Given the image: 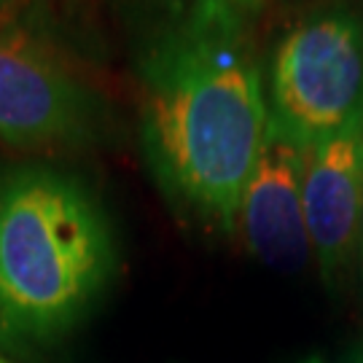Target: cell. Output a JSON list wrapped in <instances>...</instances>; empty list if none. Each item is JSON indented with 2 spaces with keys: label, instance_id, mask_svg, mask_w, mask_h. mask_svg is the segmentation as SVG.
Segmentation results:
<instances>
[{
  "label": "cell",
  "instance_id": "obj_6",
  "mask_svg": "<svg viewBox=\"0 0 363 363\" xmlns=\"http://www.w3.org/2000/svg\"><path fill=\"white\" fill-rule=\"evenodd\" d=\"M301 189L312 253L334 277L363 220V121L310 145Z\"/></svg>",
  "mask_w": 363,
  "mask_h": 363
},
{
  "label": "cell",
  "instance_id": "obj_10",
  "mask_svg": "<svg viewBox=\"0 0 363 363\" xmlns=\"http://www.w3.org/2000/svg\"><path fill=\"white\" fill-rule=\"evenodd\" d=\"M361 237H363V220H361Z\"/></svg>",
  "mask_w": 363,
  "mask_h": 363
},
{
  "label": "cell",
  "instance_id": "obj_4",
  "mask_svg": "<svg viewBox=\"0 0 363 363\" xmlns=\"http://www.w3.org/2000/svg\"><path fill=\"white\" fill-rule=\"evenodd\" d=\"M94 103L60 57L22 33L0 35V140L76 143L91 132Z\"/></svg>",
  "mask_w": 363,
  "mask_h": 363
},
{
  "label": "cell",
  "instance_id": "obj_1",
  "mask_svg": "<svg viewBox=\"0 0 363 363\" xmlns=\"http://www.w3.org/2000/svg\"><path fill=\"white\" fill-rule=\"evenodd\" d=\"M140 100L156 181L232 237L269 124L256 49L232 3L196 0L156 30L140 54Z\"/></svg>",
  "mask_w": 363,
  "mask_h": 363
},
{
  "label": "cell",
  "instance_id": "obj_8",
  "mask_svg": "<svg viewBox=\"0 0 363 363\" xmlns=\"http://www.w3.org/2000/svg\"><path fill=\"white\" fill-rule=\"evenodd\" d=\"M226 3H232V6H256L261 0H226Z\"/></svg>",
  "mask_w": 363,
  "mask_h": 363
},
{
  "label": "cell",
  "instance_id": "obj_5",
  "mask_svg": "<svg viewBox=\"0 0 363 363\" xmlns=\"http://www.w3.org/2000/svg\"><path fill=\"white\" fill-rule=\"evenodd\" d=\"M307 151L269 118L237 208V232L245 247L277 272H296L312 256L301 189Z\"/></svg>",
  "mask_w": 363,
  "mask_h": 363
},
{
  "label": "cell",
  "instance_id": "obj_9",
  "mask_svg": "<svg viewBox=\"0 0 363 363\" xmlns=\"http://www.w3.org/2000/svg\"><path fill=\"white\" fill-rule=\"evenodd\" d=\"M0 363H11V361H9V358H3V355H0Z\"/></svg>",
  "mask_w": 363,
  "mask_h": 363
},
{
  "label": "cell",
  "instance_id": "obj_7",
  "mask_svg": "<svg viewBox=\"0 0 363 363\" xmlns=\"http://www.w3.org/2000/svg\"><path fill=\"white\" fill-rule=\"evenodd\" d=\"M296 363H363V358H320V355H310V358H301Z\"/></svg>",
  "mask_w": 363,
  "mask_h": 363
},
{
  "label": "cell",
  "instance_id": "obj_2",
  "mask_svg": "<svg viewBox=\"0 0 363 363\" xmlns=\"http://www.w3.org/2000/svg\"><path fill=\"white\" fill-rule=\"evenodd\" d=\"M113 269V229L86 183L46 164L0 169V345L65 337Z\"/></svg>",
  "mask_w": 363,
  "mask_h": 363
},
{
  "label": "cell",
  "instance_id": "obj_3",
  "mask_svg": "<svg viewBox=\"0 0 363 363\" xmlns=\"http://www.w3.org/2000/svg\"><path fill=\"white\" fill-rule=\"evenodd\" d=\"M269 118L298 140L323 138L363 121V22L323 11L280 40L269 70Z\"/></svg>",
  "mask_w": 363,
  "mask_h": 363
}]
</instances>
